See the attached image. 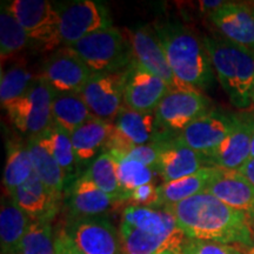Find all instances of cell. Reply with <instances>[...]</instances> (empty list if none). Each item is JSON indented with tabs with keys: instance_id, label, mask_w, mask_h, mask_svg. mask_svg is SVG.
Listing matches in <instances>:
<instances>
[{
	"instance_id": "cell-28",
	"label": "cell",
	"mask_w": 254,
	"mask_h": 254,
	"mask_svg": "<svg viewBox=\"0 0 254 254\" xmlns=\"http://www.w3.org/2000/svg\"><path fill=\"white\" fill-rule=\"evenodd\" d=\"M93 118L84 99L78 93H55L52 103L53 125L72 134L78 127Z\"/></svg>"
},
{
	"instance_id": "cell-16",
	"label": "cell",
	"mask_w": 254,
	"mask_h": 254,
	"mask_svg": "<svg viewBox=\"0 0 254 254\" xmlns=\"http://www.w3.org/2000/svg\"><path fill=\"white\" fill-rule=\"evenodd\" d=\"M209 20L222 38L254 53V7L240 2H225L209 13Z\"/></svg>"
},
{
	"instance_id": "cell-24",
	"label": "cell",
	"mask_w": 254,
	"mask_h": 254,
	"mask_svg": "<svg viewBox=\"0 0 254 254\" xmlns=\"http://www.w3.org/2000/svg\"><path fill=\"white\" fill-rule=\"evenodd\" d=\"M120 224L150 234H170L182 231L170 209L128 205L123 211Z\"/></svg>"
},
{
	"instance_id": "cell-8",
	"label": "cell",
	"mask_w": 254,
	"mask_h": 254,
	"mask_svg": "<svg viewBox=\"0 0 254 254\" xmlns=\"http://www.w3.org/2000/svg\"><path fill=\"white\" fill-rule=\"evenodd\" d=\"M159 126L154 113L138 112L124 105L116 120L106 152L126 153L134 146L151 144L170 138Z\"/></svg>"
},
{
	"instance_id": "cell-26",
	"label": "cell",
	"mask_w": 254,
	"mask_h": 254,
	"mask_svg": "<svg viewBox=\"0 0 254 254\" xmlns=\"http://www.w3.org/2000/svg\"><path fill=\"white\" fill-rule=\"evenodd\" d=\"M218 170V167L205 166L194 174L161 184L159 186L161 207L179 204L184 200L205 192L208 184L217 174Z\"/></svg>"
},
{
	"instance_id": "cell-25",
	"label": "cell",
	"mask_w": 254,
	"mask_h": 254,
	"mask_svg": "<svg viewBox=\"0 0 254 254\" xmlns=\"http://www.w3.org/2000/svg\"><path fill=\"white\" fill-rule=\"evenodd\" d=\"M31 221L30 217L18 207L8 193L2 196L1 208H0L1 254H19L21 240Z\"/></svg>"
},
{
	"instance_id": "cell-19",
	"label": "cell",
	"mask_w": 254,
	"mask_h": 254,
	"mask_svg": "<svg viewBox=\"0 0 254 254\" xmlns=\"http://www.w3.org/2000/svg\"><path fill=\"white\" fill-rule=\"evenodd\" d=\"M205 192L230 207L244 212L254 221V186L238 171L219 168Z\"/></svg>"
},
{
	"instance_id": "cell-11",
	"label": "cell",
	"mask_w": 254,
	"mask_h": 254,
	"mask_svg": "<svg viewBox=\"0 0 254 254\" xmlns=\"http://www.w3.org/2000/svg\"><path fill=\"white\" fill-rule=\"evenodd\" d=\"M237 120L238 116L234 114L211 110L174 136L178 141L201 154L206 160L226 140Z\"/></svg>"
},
{
	"instance_id": "cell-45",
	"label": "cell",
	"mask_w": 254,
	"mask_h": 254,
	"mask_svg": "<svg viewBox=\"0 0 254 254\" xmlns=\"http://www.w3.org/2000/svg\"><path fill=\"white\" fill-rule=\"evenodd\" d=\"M253 224H254V221H253Z\"/></svg>"
},
{
	"instance_id": "cell-1",
	"label": "cell",
	"mask_w": 254,
	"mask_h": 254,
	"mask_svg": "<svg viewBox=\"0 0 254 254\" xmlns=\"http://www.w3.org/2000/svg\"><path fill=\"white\" fill-rule=\"evenodd\" d=\"M166 208L189 239L215 241L244 249L254 245L253 222L249 215L208 193H199Z\"/></svg>"
},
{
	"instance_id": "cell-37",
	"label": "cell",
	"mask_w": 254,
	"mask_h": 254,
	"mask_svg": "<svg viewBox=\"0 0 254 254\" xmlns=\"http://www.w3.org/2000/svg\"><path fill=\"white\" fill-rule=\"evenodd\" d=\"M127 202L133 206H142V207H161L159 186L154 183L140 186L129 193L126 199Z\"/></svg>"
},
{
	"instance_id": "cell-34",
	"label": "cell",
	"mask_w": 254,
	"mask_h": 254,
	"mask_svg": "<svg viewBox=\"0 0 254 254\" xmlns=\"http://www.w3.org/2000/svg\"><path fill=\"white\" fill-rule=\"evenodd\" d=\"M37 77L24 66H12L1 73L0 81V103L2 109L13 104L30 90Z\"/></svg>"
},
{
	"instance_id": "cell-20",
	"label": "cell",
	"mask_w": 254,
	"mask_h": 254,
	"mask_svg": "<svg viewBox=\"0 0 254 254\" xmlns=\"http://www.w3.org/2000/svg\"><path fill=\"white\" fill-rule=\"evenodd\" d=\"M118 202L122 201L101 190L85 174L72 184L67 198L71 218L103 215Z\"/></svg>"
},
{
	"instance_id": "cell-32",
	"label": "cell",
	"mask_w": 254,
	"mask_h": 254,
	"mask_svg": "<svg viewBox=\"0 0 254 254\" xmlns=\"http://www.w3.org/2000/svg\"><path fill=\"white\" fill-rule=\"evenodd\" d=\"M38 136L41 142L46 146L47 150L51 152V154L55 157L57 163L65 172L66 177L72 174L77 166V159H75L71 135L52 124L43 134Z\"/></svg>"
},
{
	"instance_id": "cell-14",
	"label": "cell",
	"mask_w": 254,
	"mask_h": 254,
	"mask_svg": "<svg viewBox=\"0 0 254 254\" xmlns=\"http://www.w3.org/2000/svg\"><path fill=\"white\" fill-rule=\"evenodd\" d=\"M80 95L92 116L113 123L124 106V72L93 73Z\"/></svg>"
},
{
	"instance_id": "cell-44",
	"label": "cell",
	"mask_w": 254,
	"mask_h": 254,
	"mask_svg": "<svg viewBox=\"0 0 254 254\" xmlns=\"http://www.w3.org/2000/svg\"><path fill=\"white\" fill-rule=\"evenodd\" d=\"M159 254H182V253H177V252H171V251H166V252H161Z\"/></svg>"
},
{
	"instance_id": "cell-29",
	"label": "cell",
	"mask_w": 254,
	"mask_h": 254,
	"mask_svg": "<svg viewBox=\"0 0 254 254\" xmlns=\"http://www.w3.org/2000/svg\"><path fill=\"white\" fill-rule=\"evenodd\" d=\"M34 168L32 164L27 144L19 140H9L6 152V163L2 176V185L7 193L21 186L33 176Z\"/></svg>"
},
{
	"instance_id": "cell-4",
	"label": "cell",
	"mask_w": 254,
	"mask_h": 254,
	"mask_svg": "<svg viewBox=\"0 0 254 254\" xmlns=\"http://www.w3.org/2000/svg\"><path fill=\"white\" fill-rule=\"evenodd\" d=\"M68 47L93 73L125 72L133 60L128 38L114 26L94 32Z\"/></svg>"
},
{
	"instance_id": "cell-23",
	"label": "cell",
	"mask_w": 254,
	"mask_h": 254,
	"mask_svg": "<svg viewBox=\"0 0 254 254\" xmlns=\"http://www.w3.org/2000/svg\"><path fill=\"white\" fill-rule=\"evenodd\" d=\"M112 131L113 123L95 117L78 127L71 134L77 165L93 161L98 155L106 152Z\"/></svg>"
},
{
	"instance_id": "cell-38",
	"label": "cell",
	"mask_w": 254,
	"mask_h": 254,
	"mask_svg": "<svg viewBox=\"0 0 254 254\" xmlns=\"http://www.w3.org/2000/svg\"><path fill=\"white\" fill-rule=\"evenodd\" d=\"M161 147H163V140L151 142V144H146V145L134 146V147H132L131 150H128L126 153H123V154L131 159H134L136 161H140V163L146 165V166H150L155 170L159 155H160V152H161Z\"/></svg>"
},
{
	"instance_id": "cell-18",
	"label": "cell",
	"mask_w": 254,
	"mask_h": 254,
	"mask_svg": "<svg viewBox=\"0 0 254 254\" xmlns=\"http://www.w3.org/2000/svg\"><path fill=\"white\" fill-rule=\"evenodd\" d=\"M205 166L208 165L201 154L178 141L173 135L163 140L155 172L164 183H168L199 172Z\"/></svg>"
},
{
	"instance_id": "cell-17",
	"label": "cell",
	"mask_w": 254,
	"mask_h": 254,
	"mask_svg": "<svg viewBox=\"0 0 254 254\" xmlns=\"http://www.w3.org/2000/svg\"><path fill=\"white\" fill-rule=\"evenodd\" d=\"M254 133V118L251 116H238L226 140L211 157L206 159L208 166L226 171H238L251 158V142Z\"/></svg>"
},
{
	"instance_id": "cell-31",
	"label": "cell",
	"mask_w": 254,
	"mask_h": 254,
	"mask_svg": "<svg viewBox=\"0 0 254 254\" xmlns=\"http://www.w3.org/2000/svg\"><path fill=\"white\" fill-rule=\"evenodd\" d=\"M111 153V152H110ZM116 160L117 176H118L120 189L123 190L124 201H126L129 193L138 187L153 183L154 168L146 166L140 161H136L124 154L111 153Z\"/></svg>"
},
{
	"instance_id": "cell-22",
	"label": "cell",
	"mask_w": 254,
	"mask_h": 254,
	"mask_svg": "<svg viewBox=\"0 0 254 254\" xmlns=\"http://www.w3.org/2000/svg\"><path fill=\"white\" fill-rule=\"evenodd\" d=\"M124 254H159L161 252L184 253L189 240L183 231L170 234H150L120 224Z\"/></svg>"
},
{
	"instance_id": "cell-33",
	"label": "cell",
	"mask_w": 254,
	"mask_h": 254,
	"mask_svg": "<svg viewBox=\"0 0 254 254\" xmlns=\"http://www.w3.org/2000/svg\"><path fill=\"white\" fill-rule=\"evenodd\" d=\"M85 176H87L101 190L116 199L124 201L123 190L120 189L117 176L116 160L110 152H103L92 161Z\"/></svg>"
},
{
	"instance_id": "cell-13",
	"label": "cell",
	"mask_w": 254,
	"mask_h": 254,
	"mask_svg": "<svg viewBox=\"0 0 254 254\" xmlns=\"http://www.w3.org/2000/svg\"><path fill=\"white\" fill-rule=\"evenodd\" d=\"M92 75L93 72L77 53L71 47L63 46L45 60L39 77L55 93L80 94Z\"/></svg>"
},
{
	"instance_id": "cell-41",
	"label": "cell",
	"mask_w": 254,
	"mask_h": 254,
	"mask_svg": "<svg viewBox=\"0 0 254 254\" xmlns=\"http://www.w3.org/2000/svg\"><path fill=\"white\" fill-rule=\"evenodd\" d=\"M224 4H225V1H202L201 7L204 9H207L208 14H209V13H212V12H214L215 9L221 7Z\"/></svg>"
},
{
	"instance_id": "cell-10",
	"label": "cell",
	"mask_w": 254,
	"mask_h": 254,
	"mask_svg": "<svg viewBox=\"0 0 254 254\" xmlns=\"http://www.w3.org/2000/svg\"><path fill=\"white\" fill-rule=\"evenodd\" d=\"M126 36L131 44L133 64L157 75L166 82L171 90H195L186 87L173 74L153 26L146 24L131 28L127 30Z\"/></svg>"
},
{
	"instance_id": "cell-42",
	"label": "cell",
	"mask_w": 254,
	"mask_h": 254,
	"mask_svg": "<svg viewBox=\"0 0 254 254\" xmlns=\"http://www.w3.org/2000/svg\"><path fill=\"white\" fill-rule=\"evenodd\" d=\"M251 158H254V133L252 136V142H251Z\"/></svg>"
},
{
	"instance_id": "cell-40",
	"label": "cell",
	"mask_w": 254,
	"mask_h": 254,
	"mask_svg": "<svg viewBox=\"0 0 254 254\" xmlns=\"http://www.w3.org/2000/svg\"><path fill=\"white\" fill-rule=\"evenodd\" d=\"M241 176H243L250 184L254 186V158H250L245 164L238 170Z\"/></svg>"
},
{
	"instance_id": "cell-21",
	"label": "cell",
	"mask_w": 254,
	"mask_h": 254,
	"mask_svg": "<svg viewBox=\"0 0 254 254\" xmlns=\"http://www.w3.org/2000/svg\"><path fill=\"white\" fill-rule=\"evenodd\" d=\"M8 194L32 221H51L58 212L60 199L50 192L36 173Z\"/></svg>"
},
{
	"instance_id": "cell-3",
	"label": "cell",
	"mask_w": 254,
	"mask_h": 254,
	"mask_svg": "<svg viewBox=\"0 0 254 254\" xmlns=\"http://www.w3.org/2000/svg\"><path fill=\"white\" fill-rule=\"evenodd\" d=\"M214 74L238 109L254 104V53L225 38L202 37Z\"/></svg>"
},
{
	"instance_id": "cell-7",
	"label": "cell",
	"mask_w": 254,
	"mask_h": 254,
	"mask_svg": "<svg viewBox=\"0 0 254 254\" xmlns=\"http://www.w3.org/2000/svg\"><path fill=\"white\" fill-rule=\"evenodd\" d=\"M63 46H72L94 32L113 26L106 5L94 0L57 2Z\"/></svg>"
},
{
	"instance_id": "cell-12",
	"label": "cell",
	"mask_w": 254,
	"mask_h": 254,
	"mask_svg": "<svg viewBox=\"0 0 254 254\" xmlns=\"http://www.w3.org/2000/svg\"><path fill=\"white\" fill-rule=\"evenodd\" d=\"M208 111L209 100L200 90H170L154 114L160 128L172 134L182 132Z\"/></svg>"
},
{
	"instance_id": "cell-27",
	"label": "cell",
	"mask_w": 254,
	"mask_h": 254,
	"mask_svg": "<svg viewBox=\"0 0 254 254\" xmlns=\"http://www.w3.org/2000/svg\"><path fill=\"white\" fill-rule=\"evenodd\" d=\"M27 147L30 151L34 173L39 177L50 192L57 198H62V193L67 179L66 174L57 163V160L41 142L39 136H34L27 140Z\"/></svg>"
},
{
	"instance_id": "cell-43",
	"label": "cell",
	"mask_w": 254,
	"mask_h": 254,
	"mask_svg": "<svg viewBox=\"0 0 254 254\" xmlns=\"http://www.w3.org/2000/svg\"><path fill=\"white\" fill-rule=\"evenodd\" d=\"M245 254H254V245L251 246V247H247V249H245Z\"/></svg>"
},
{
	"instance_id": "cell-30",
	"label": "cell",
	"mask_w": 254,
	"mask_h": 254,
	"mask_svg": "<svg viewBox=\"0 0 254 254\" xmlns=\"http://www.w3.org/2000/svg\"><path fill=\"white\" fill-rule=\"evenodd\" d=\"M30 46L26 32L18 19L9 11L7 2L0 6V56L1 62L13 58Z\"/></svg>"
},
{
	"instance_id": "cell-35",
	"label": "cell",
	"mask_w": 254,
	"mask_h": 254,
	"mask_svg": "<svg viewBox=\"0 0 254 254\" xmlns=\"http://www.w3.org/2000/svg\"><path fill=\"white\" fill-rule=\"evenodd\" d=\"M19 254H56V236L50 220L31 221Z\"/></svg>"
},
{
	"instance_id": "cell-15",
	"label": "cell",
	"mask_w": 254,
	"mask_h": 254,
	"mask_svg": "<svg viewBox=\"0 0 254 254\" xmlns=\"http://www.w3.org/2000/svg\"><path fill=\"white\" fill-rule=\"evenodd\" d=\"M170 90L164 80L133 63L124 72V105L128 109L154 113Z\"/></svg>"
},
{
	"instance_id": "cell-2",
	"label": "cell",
	"mask_w": 254,
	"mask_h": 254,
	"mask_svg": "<svg viewBox=\"0 0 254 254\" xmlns=\"http://www.w3.org/2000/svg\"><path fill=\"white\" fill-rule=\"evenodd\" d=\"M154 28L178 80L200 91L211 87L215 74L204 39L179 21H164Z\"/></svg>"
},
{
	"instance_id": "cell-9",
	"label": "cell",
	"mask_w": 254,
	"mask_h": 254,
	"mask_svg": "<svg viewBox=\"0 0 254 254\" xmlns=\"http://www.w3.org/2000/svg\"><path fill=\"white\" fill-rule=\"evenodd\" d=\"M64 231L84 254H124L120 231L104 215L69 218Z\"/></svg>"
},
{
	"instance_id": "cell-39",
	"label": "cell",
	"mask_w": 254,
	"mask_h": 254,
	"mask_svg": "<svg viewBox=\"0 0 254 254\" xmlns=\"http://www.w3.org/2000/svg\"><path fill=\"white\" fill-rule=\"evenodd\" d=\"M56 254H84L73 243L65 231H59L56 234Z\"/></svg>"
},
{
	"instance_id": "cell-36",
	"label": "cell",
	"mask_w": 254,
	"mask_h": 254,
	"mask_svg": "<svg viewBox=\"0 0 254 254\" xmlns=\"http://www.w3.org/2000/svg\"><path fill=\"white\" fill-rule=\"evenodd\" d=\"M183 254H245L239 247L206 240H187Z\"/></svg>"
},
{
	"instance_id": "cell-5",
	"label": "cell",
	"mask_w": 254,
	"mask_h": 254,
	"mask_svg": "<svg viewBox=\"0 0 254 254\" xmlns=\"http://www.w3.org/2000/svg\"><path fill=\"white\" fill-rule=\"evenodd\" d=\"M12 14L26 32L30 46L49 52L63 47L59 34V14L55 2L47 0H12Z\"/></svg>"
},
{
	"instance_id": "cell-6",
	"label": "cell",
	"mask_w": 254,
	"mask_h": 254,
	"mask_svg": "<svg viewBox=\"0 0 254 254\" xmlns=\"http://www.w3.org/2000/svg\"><path fill=\"white\" fill-rule=\"evenodd\" d=\"M53 98L52 88L44 79L37 77L30 90L5 110L15 128L31 139L43 134L53 124Z\"/></svg>"
}]
</instances>
